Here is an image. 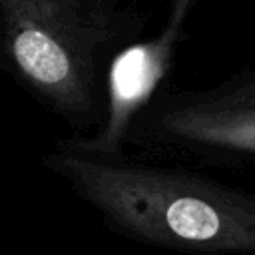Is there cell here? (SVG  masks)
Instances as JSON below:
<instances>
[{
    "instance_id": "1",
    "label": "cell",
    "mask_w": 255,
    "mask_h": 255,
    "mask_svg": "<svg viewBox=\"0 0 255 255\" xmlns=\"http://www.w3.org/2000/svg\"><path fill=\"white\" fill-rule=\"evenodd\" d=\"M122 235L197 255H255V195L195 173L80 151L44 157Z\"/></svg>"
},
{
    "instance_id": "2",
    "label": "cell",
    "mask_w": 255,
    "mask_h": 255,
    "mask_svg": "<svg viewBox=\"0 0 255 255\" xmlns=\"http://www.w3.org/2000/svg\"><path fill=\"white\" fill-rule=\"evenodd\" d=\"M18 74L66 116L92 106L90 30L74 0H0Z\"/></svg>"
},
{
    "instance_id": "3",
    "label": "cell",
    "mask_w": 255,
    "mask_h": 255,
    "mask_svg": "<svg viewBox=\"0 0 255 255\" xmlns=\"http://www.w3.org/2000/svg\"><path fill=\"white\" fill-rule=\"evenodd\" d=\"M189 6L191 0H175L159 36L135 42L114 58L108 72L106 122L96 137L80 139L74 145L76 151L98 157L120 153L133 118L153 96L171 66Z\"/></svg>"
},
{
    "instance_id": "4",
    "label": "cell",
    "mask_w": 255,
    "mask_h": 255,
    "mask_svg": "<svg viewBox=\"0 0 255 255\" xmlns=\"http://www.w3.org/2000/svg\"><path fill=\"white\" fill-rule=\"evenodd\" d=\"M161 131L199 149L255 155V106H233L219 100L167 112Z\"/></svg>"
},
{
    "instance_id": "5",
    "label": "cell",
    "mask_w": 255,
    "mask_h": 255,
    "mask_svg": "<svg viewBox=\"0 0 255 255\" xmlns=\"http://www.w3.org/2000/svg\"><path fill=\"white\" fill-rule=\"evenodd\" d=\"M219 102L233 104V106H255V78L241 84V88L227 94L225 98H219Z\"/></svg>"
}]
</instances>
